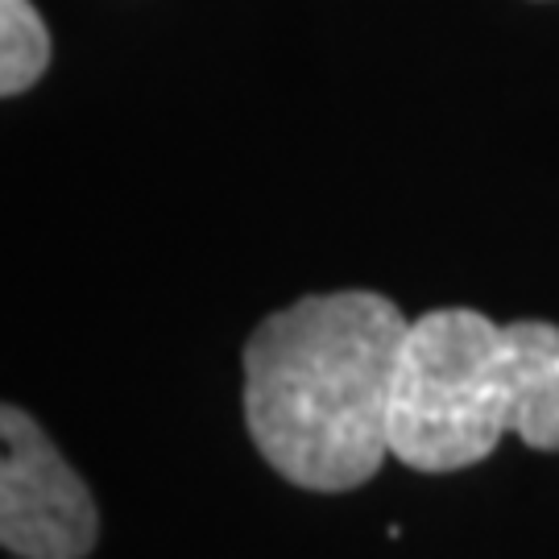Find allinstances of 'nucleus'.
<instances>
[{
	"label": "nucleus",
	"mask_w": 559,
	"mask_h": 559,
	"mask_svg": "<svg viewBox=\"0 0 559 559\" xmlns=\"http://www.w3.org/2000/svg\"><path fill=\"white\" fill-rule=\"evenodd\" d=\"M96 539L92 489L38 419L0 402V547L13 559H87Z\"/></svg>",
	"instance_id": "obj_3"
},
{
	"label": "nucleus",
	"mask_w": 559,
	"mask_h": 559,
	"mask_svg": "<svg viewBox=\"0 0 559 559\" xmlns=\"http://www.w3.org/2000/svg\"><path fill=\"white\" fill-rule=\"evenodd\" d=\"M506 436L559 452V328L493 323L440 307L406 328L390 399V456L415 473H460Z\"/></svg>",
	"instance_id": "obj_2"
},
{
	"label": "nucleus",
	"mask_w": 559,
	"mask_h": 559,
	"mask_svg": "<svg viewBox=\"0 0 559 559\" xmlns=\"http://www.w3.org/2000/svg\"><path fill=\"white\" fill-rule=\"evenodd\" d=\"M50 62L46 21L29 0H0V96H17Z\"/></svg>",
	"instance_id": "obj_4"
},
{
	"label": "nucleus",
	"mask_w": 559,
	"mask_h": 559,
	"mask_svg": "<svg viewBox=\"0 0 559 559\" xmlns=\"http://www.w3.org/2000/svg\"><path fill=\"white\" fill-rule=\"evenodd\" d=\"M411 320L373 290L311 295L245 344V423L265 464L311 493H348L390 456V399Z\"/></svg>",
	"instance_id": "obj_1"
}]
</instances>
